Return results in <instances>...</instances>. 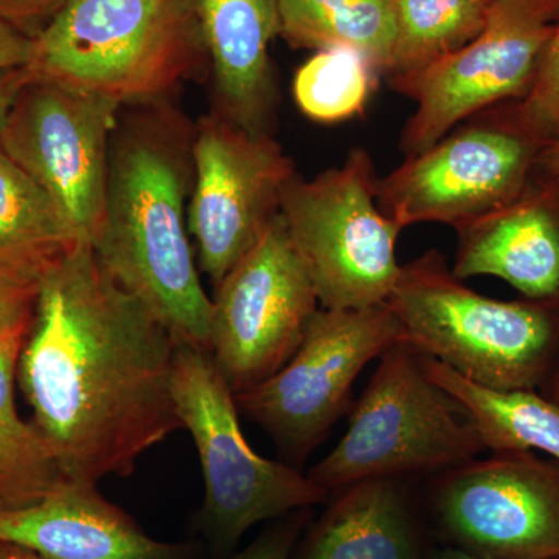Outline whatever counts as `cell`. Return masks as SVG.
I'll return each mask as SVG.
<instances>
[{"label":"cell","instance_id":"obj_18","mask_svg":"<svg viewBox=\"0 0 559 559\" xmlns=\"http://www.w3.org/2000/svg\"><path fill=\"white\" fill-rule=\"evenodd\" d=\"M419 480L378 477L337 489L297 559H432Z\"/></svg>","mask_w":559,"mask_h":559},{"label":"cell","instance_id":"obj_11","mask_svg":"<svg viewBox=\"0 0 559 559\" xmlns=\"http://www.w3.org/2000/svg\"><path fill=\"white\" fill-rule=\"evenodd\" d=\"M421 502L443 546L485 559H559V462L496 451L426 477Z\"/></svg>","mask_w":559,"mask_h":559},{"label":"cell","instance_id":"obj_16","mask_svg":"<svg viewBox=\"0 0 559 559\" xmlns=\"http://www.w3.org/2000/svg\"><path fill=\"white\" fill-rule=\"evenodd\" d=\"M0 540L39 559H179L182 554L146 535L97 485L72 479L32 506L0 510Z\"/></svg>","mask_w":559,"mask_h":559},{"label":"cell","instance_id":"obj_9","mask_svg":"<svg viewBox=\"0 0 559 559\" xmlns=\"http://www.w3.org/2000/svg\"><path fill=\"white\" fill-rule=\"evenodd\" d=\"M546 148L502 103L378 179V205L403 230L423 223L459 229L514 200Z\"/></svg>","mask_w":559,"mask_h":559},{"label":"cell","instance_id":"obj_19","mask_svg":"<svg viewBox=\"0 0 559 559\" xmlns=\"http://www.w3.org/2000/svg\"><path fill=\"white\" fill-rule=\"evenodd\" d=\"M425 367L462 404L487 451L543 452L559 462V404L538 390L481 388L426 355Z\"/></svg>","mask_w":559,"mask_h":559},{"label":"cell","instance_id":"obj_22","mask_svg":"<svg viewBox=\"0 0 559 559\" xmlns=\"http://www.w3.org/2000/svg\"><path fill=\"white\" fill-rule=\"evenodd\" d=\"M395 40L385 79L428 68L476 38L489 5L479 0H392Z\"/></svg>","mask_w":559,"mask_h":559},{"label":"cell","instance_id":"obj_27","mask_svg":"<svg viewBox=\"0 0 559 559\" xmlns=\"http://www.w3.org/2000/svg\"><path fill=\"white\" fill-rule=\"evenodd\" d=\"M68 0H0V17L35 38Z\"/></svg>","mask_w":559,"mask_h":559},{"label":"cell","instance_id":"obj_35","mask_svg":"<svg viewBox=\"0 0 559 559\" xmlns=\"http://www.w3.org/2000/svg\"><path fill=\"white\" fill-rule=\"evenodd\" d=\"M484 5H491V3L498 2V0H479Z\"/></svg>","mask_w":559,"mask_h":559},{"label":"cell","instance_id":"obj_1","mask_svg":"<svg viewBox=\"0 0 559 559\" xmlns=\"http://www.w3.org/2000/svg\"><path fill=\"white\" fill-rule=\"evenodd\" d=\"M176 345L106 274L91 245L51 261L17 384L69 479L98 485L130 476L145 452L182 429L173 396Z\"/></svg>","mask_w":559,"mask_h":559},{"label":"cell","instance_id":"obj_33","mask_svg":"<svg viewBox=\"0 0 559 559\" xmlns=\"http://www.w3.org/2000/svg\"><path fill=\"white\" fill-rule=\"evenodd\" d=\"M540 393H543L544 396H547V399L554 401V403L559 404V359L554 373L550 374L549 381H547L546 385L540 389Z\"/></svg>","mask_w":559,"mask_h":559},{"label":"cell","instance_id":"obj_34","mask_svg":"<svg viewBox=\"0 0 559 559\" xmlns=\"http://www.w3.org/2000/svg\"><path fill=\"white\" fill-rule=\"evenodd\" d=\"M432 559H485L473 557V555L465 554V551L452 549V547L441 546L439 549H433Z\"/></svg>","mask_w":559,"mask_h":559},{"label":"cell","instance_id":"obj_15","mask_svg":"<svg viewBox=\"0 0 559 559\" xmlns=\"http://www.w3.org/2000/svg\"><path fill=\"white\" fill-rule=\"evenodd\" d=\"M455 234V277L502 278L524 299L559 305L558 176L538 165L514 200Z\"/></svg>","mask_w":559,"mask_h":559},{"label":"cell","instance_id":"obj_10","mask_svg":"<svg viewBox=\"0 0 559 559\" xmlns=\"http://www.w3.org/2000/svg\"><path fill=\"white\" fill-rule=\"evenodd\" d=\"M559 20V0H498L479 35L428 68L388 79L415 103L400 151L415 156L469 120L532 90L544 47Z\"/></svg>","mask_w":559,"mask_h":559},{"label":"cell","instance_id":"obj_6","mask_svg":"<svg viewBox=\"0 0 559 559\" xmlns=\"http://www.w3.org/2000/svg\"><path fill=\"white\" fill-rule=\"evenodd\" d=\"M173 396L180 425L200 454L205 485L202 522L219 546H237L260 522L329 502L331 492L308 474L261 457L250 448L235 392L210 352L176 345Z\"/></svg>","mask_w":559,"mask_h":559},{"label":"cell","instance_id":"obj_3","mask_svg":"<svg viewBox=\"0 0 559 559\" xmlns=\"http://www.w3.org/2000/svg\"><path fill=\"white\" fill-rule=\"evenodd\" d=\"M388 304L401 341L481 388L540 392L557 367L558 304L476 293L437 249L401 264Z\"/></svg>","mask_w":559,"mask_h":559},{"label":"cell","instance_id":"obj_13","mask_svg":"<svg viewBox=\"0 0 559 559\" xmlns=\"http://www.w3.org/2000/svg\"><path fill=\"white\" fill-rule=\"evenodd\" d=\"M319 310L318 293L282 215L212 299L210 355L235 393L277 373Z\"/></svg>","mask_w":559,"mask_h":559},{"label":"cell","instance_id":"obj_5","mask_svg":"<svg viewBox=\"0 0 559 559\" xmlns=\"http://www.w3.org/2000/svg\"><path fill=\"white\" fill-rule=\"evenodd\" d=\"M487 452L473 419L429 377L425 355L399 341L382 353L349 409L340 443L308 477L333 495L378 477L423 479Z\"/></svg>","mask_w":559,"mask_h":559},{"label":"cell","instance_id":"obj_28","mask_svg":"<svg viewBox=\"0 0 559 559\" xmlns=\"http://www.w3.org/2000/svg\"><path fill=\"white\" fill-rule=\"evenodd\" d=\"M299 530L300 520L271 528L231 559H290Z\"/></svg>","mask_w":559,"mask_h":559},{"label":"cell","instance_id":"obj_7","mask_svg":"<svg viewBox=\"0 0 559 559\" xmlns=\"http://www.w3.org/2000/svg\"><path fill=\"white\" fill-rule=\"evenodd\" d=\"M378 179L359 146L314 179L297 175L283 197L280 215L326 310L388 304L399 280L403 229L378 205Z\"/></svg>","mask_w":559,"mask_h":559},{"label":"cell","instance_id":"obj_12","mask_svg":"<svg viewBox=\"0 0 559 559\" xmlns=\"http://www.w3.org/2000/svg\"><path fill=\"white\" fill-rule=\"evenodd\" d=\"M121 108L102 95L32 76L0 132V151L49 194L79 245H92L102 227Z\"/></svg>","mask_w":559,"mask_h":559},{"label":"cell","instance_id":"obj_8","mask_svg":"<svg viewBox=\"0 0 559 559\" xmlns=\"http://www.w3.org/2000/svg\"><path fill=\"white\" fill-rule=\"evenodd\" d=\"M399 341L389 304L319 308L293 358L267 380L235 393L238 411L266 430L297 468L352 409L360 371Z\"/></svg>","mask_w":559,"mask_h":559},{"label":"cell","instance_id":"obj_4","mask_svg":"<svg viewBox=\"0 0 559 559\" xmlns=\"http://www.w3.org/2000/svg\"><path fill=\"white\" fill-rule=\"evenodd\" d=\"M191 0H68L35 36L33 76L121 106L159 102L197 72Z\"/></svg>","mask_w":559,"mask_h":559},{"label":"cell","instance_id":"obj_24","mask_svg":"<svg viewBox=\"0 0 559 559\" xmlns=\"http://www.w3.org/2000/svg\"><path fill=\"white\" fill-rule=\"evenodd\" d=\"M380 76L377 68L359 51H316L294 76V98L308 119L337 123L366 109Z\"/></svg>","mask_w":559,"mask_h":559},{"label":"cell","instance_id":"obj_32","mask_svg":"<svg viewBox=\"0 0 559 559\" xmlns=\"http://www.w3.org/2000/svg\"><path fill=\"white\" fill-rule=\"evenodd\" d=\"M0 559H39L33 551L16 544L0 540Z\"/></svg>","mask_w":559,"mask_h":559},{"label":"cell","instance_id":"obj_29","mask_svg":"<svg viewBox=\"0 0 559 559\" xmlns=\"http://www.w3.org/2000/svg\"><path fill=\"white\" fill-rule=\"evenodd\" d=\"M35 55V38L0 17V70L28 68Z\"/></svg>","mask_w":559,"mask_h":559},{"label":"cell","instance_id":"obj_26","mask_svg":"<svg viewBox=\"0 0 559 559\" xmlns=\"http://www.w3.org/2000/svg\"><path fill=\"white\" fill-rule=\"evenodd\" d=\"M55 259L0 253V341L11 331L31 325L40 283Z\"/></svg>","mask_w":559,"mask_h":559},{"label":"cell","instance_id":"obj_14","mask_svg":"<svg viewBox=\"0 0 559 559\" xmlns=\"http://www.w3.org/2000/svg\"><path fill=\"white\" fill-rule=\"evenodd\" d=\"M191 154L190 237L216 286L270 229L299 173L274 135L250 134L215 109L194 127Z\"/></svg>","mask_w":559,"mask_h":559},{"label":"cell","instance_id":"obj_2","mask_svg":"<svg viewBox=\"0 0 559 559\" xmlns=\"http://www.w3.org/2000/svg\"><path fill=\"white\" fill-rule=\"evenodd\" d=\"M193 130L167 100L123 106L110 140L100 230L91 248L178 345L210 352L212 299L189 230Z\"/></svg>","mask_w":559,"mask_h":559},{"label":"cell","instance_id":"obj_31","mask_svg":"<svg viewBox=\"0 0 559 559\" xmlns=\"http://www.w3.org/2000/svg\"><path fill=\"white\" fill-rule=\"evenodd\" d=\"M539 168L559 178V140L558 142L551 143V145L543 151L539 159Z\"/></svg>","mask_w":559,"mask_h":559},{"label":"cell","instance_id":"obj_25","mask_svg":"<svg viewBox=\"0 0 559 559\" xmlns=\"http://www.w3.org/2000/svg\"><path fill=\"white\" fill-rule=\"evenodd\" d=\"M518 123L549 146L559 140V20L544 47L532 90L520 102L507 103Z\"/></svg>","mask_w":559,"mask_h":559},{"label":"cell","instance_id":"obj_17","mask_svg":"<svg viewBox=\"0 0 559 559\" xmlns=\"http://www.w3.org/2000/svg\"><path fill=\"white\" fill-rule=\"evenodd\" d=\"M215 76L213 109L250 134L274 135L278 86L270 44L278 0H191Z\"/></svg>","mask_w":559,"mask_h":559},{"label":"cell","instance_id":"obj_20","mask_svg":"<svg viewBox=\"0 0 559 559\" xmlns=\"http://www.w3.org/2000/svg\"><path fill=\"white\" fill-rule=\"evenodd\" d=\"M28 329L0 341V510L32 506L70 480L50 441L17 412V360Z\"/></svg>","mask_w":559,"mask_h":559},{"label":"cell","instance_id":"obj_30","mask_svg":"<svg viewBox=\"0 0 559 559\" xmlns=\"http://www.w3.org/2000/svg\"><path fill=\"white\" fill-rule=\"evenodd\" d=\"M32 76V70L28 68L0 70V132L9 120L14 103Z\"/></svg>","mask_w":559,"mask_h":559},{"label":"cell","instance_id":"obj_21","mask_svg":"<svg viewBox=\"0 0 559 559\" xmlns=\"http://www.w3.org/2000/svg\"><path fill=\"white\" fill-rule=\"evenodd\" d=\"M280 32L296 49L359 51L388 73L395 40L392 0H278Z\"/></svg>","mask_w":559,"mask_h":559},{"label":"cell","instance_id":"obj_23","mask_svg":"<svg viewBox=\"0 0 559 559\" xmlns=\"http://www.w3.org/2000/svg\"><path fill=\"white\" fill-rule=\"evenodd\" d=\"M75 245L49 194L0 151V253L53 259Z\"/></svg>","mask_w":559,"mask_h":559}]
</instances>
